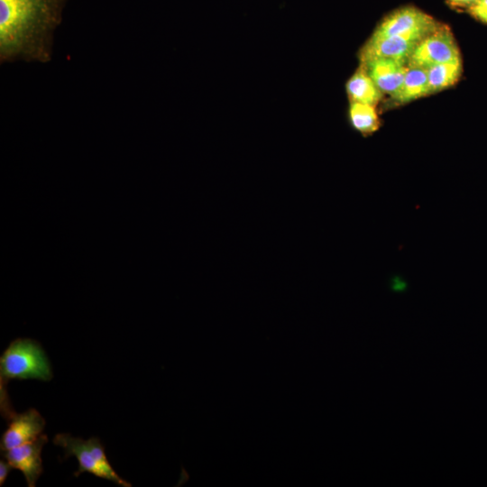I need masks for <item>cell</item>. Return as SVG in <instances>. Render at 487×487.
Instances as JSON below:
<instances>
[{"label":"cell","mask_w":487,"mask_h":487,"mask_svg":"<svg viewBox=\"0 0 487 487\" xmlns=\"http://www.w3.org/2000/svg\"><path fill=\"white\" fill-rule=\"evenodd\" d=\"M64 0H0V60L46 63Z\"/></svg>","instance_id":"1"},{"label":"cell","mask_w":487,"mask_h":487,"mask_svg":"<svg viewBox=\"0 0 487 487\" xmlns=\"http://www.w3.org/2000/svg\"><path fill=\"white\" fill-rule=\"evenodd\" d=\"M52 376L49 359L37 341L30 338H18L11 342L0 358L2 416L10 419L15 414L6 392V383L10 380L36 379L49 381Z\"/></svg>","instance_id":"2"},{"label":"cell","mask_w":487,"mask_h":487,"mask_svg":"<svg viewBox=\"0 0 487 487\" xmlns=\"http://www.w3.org/2000/svg\"><path fill=\"white\" fill-rule=\"evenodd\" d=\"M53 444L64 449V459L75 456L78 462V471L74 476L83 473H90L96 477L106 479L122 487L132 484L121 478L110 464L103 445L99 438L91 437L83 440L69 434L60 433L53 438Z\"/></svg>","instance_id":"3"},{"label":"cell","mask_w":487,"mask_h":487,"mask_svg":"<svg viewBox=\"0 0 487 487\" xmlns=\"http://www.w3.org/2000/svg\"><path fill=\"white\" fill-rule=\"evenodd\" d=\"M459 59L460 51L451 30L446 25L439 24L417 43L407 66L427 69Z\"/></svg>","instance_id":"4"},{"label":"cell","mask_w":487,"mask_h":487,"mask_svg":"<svg viewBox=\"0 0 487 487\" xmlns=\"http://www.w3.org/2000/svg\"><path fill=\"white\" fill-rule=\"evenodd\" d=\"M439 23L423 11L407 6L386 16L375 28L371 38L407 36L421 40Z\"/></svg>","instance_id":"5"},{"label":"cell","mask_w":487,"mask_h":487,"mask_svg":"<svg viewBox=\"0 0 487 487\" xmlns=\"http://www.w3.org/2000/svg\"><path fill=\"white\" fill-rule=\"evenodd\" d=\"M47 442L48 436L41 434L35 440L3 451V456L12 467L23 473L28 487H34L42 473L41 453Z\"/></svg>","instance_id":"6"},{"label":"cell","mask_w":487,"mask_h":487,"mask_svg":"<svg viewBox=\"0 0 487 487\" xmlns=\"http://www.w3.org/2000/svg\"><path fill=\"white\" fill-rule=\"evenodd\" d=\"M9 420V425L1 436L2 452L35 440L46 425L43 417L35 409L15 413Z\"/></svg>","instance_id":"7"},{"label":"cell","mask_w":487,"mask_h":487,"mask_svg":"<svg viewBox=\"0 0 487 487\" xmlns=\"http://www.w3.org/2000/svg\"><path fill=\"white\" fill-rule=\"evenodd\" d=\"M420 40L407 36L371 38L359 52L360 63L366 60L385 58L407 64L415 46Z\"/></svg>","instance_id":"8"},{"label":"cell","mask_w":487,"mask_h":487,"mask_svg":"<svg viewBox=\"0 0 487 487\" xmlns=\"http://www.w3.org/2000/svg\"><path fill=\"white\" fill-rule=\"evenodd\" d=\"M378 88L393 96L400 89L408 66L405 63L385 58H376L360 63Z\"/></svg>","instance_id":"9"},{"label":"cell","mask_w":487,"mask_h":487,"mask_svg":"<svg viewBox=\"0 0 487 487\" xmlns=\"http://www.w3.org/2000/svg\"><path fill=\"white\" fill-rule=\"evenodd\" d=\"M345 89L350 102H358L374 106L379 103L382 96V92L362 66L347 80Z\"/></svg>","instance_id":"10"},{"label":"cell","mask_w":487,"mask_h":487,"mask_svg":"<svg viewBox=\"0 0 487 487\" xmlns=\"http://www.w3.org/2000/svg\"><path fill=\"white\" fill-rule=\"evenodd\" d=\"M430 95L427 69L408 67L403 82L391 98L399 104H407Z\"/></svg>","instance_id":"11"},{"label":"cell","mask_w":487,"mask_h":487,"mask_svg":"<svg viewBox=\"0 0 487 487\" xmlns=\"http://www.w3.org/2000/svg\"><path fill=\"white\" fill-rule=\"evenodd\" d=\"M461 59L431 66L427 69L430 94L454 86L462 75Z\"/></svg>","instance_id":"12"},{"label":"cell","mask_w":487,"mask_h":487,"mask_svg":"<svg viewBox=\"0 0 487 487\" xmlns=\"http://www.w3.org/2000/svg\"><path fill=\"white\" fill-rule=\"evenodd\" d=\"M348 117L353 129L363 136L372 135L381 127L375 106L372 105L350 102Z\"/></svg>","instance_id":"13"},{"label":"cell","mask_w":487,"mask_h":487,"mask_svg":"<svg viewBox=\"0 0 487 487\" xmlns=\"http://www.w3.org/2000/svg\"><path fill=\"white\" fill-rule=\"evenodd\" d=\"M467 11L473 18L487 24V0H476Z\"/></svg>","instance_id":"14"},{"label":"cell","mask_w":487,"mask_h":487,"mask_svg":"<svg viewBox=\"0 0 487 487\" xmlns=\"http://www.w3.org/2000/svg\"><path fill=\"white\" fill-rule=\"evenodd\" d=\"M14 468L12 467V465L5 460H1L0 461V485L2 486L5 482V480L9 474V473L13 470Z\"/></svg>","instance_id":"15"},{"label":"cell","mask_w":487,"mask_h":487,"mask_svg":"<svg viewBox=\"0 0 487 487\" xmlns=\"http://www.w3.org/2000/svg\"><path fill=\"white\" fill-rule=\"evenodd\" d=\"M450 5L455 7L468 8L476 0H447Z\"/></svg>","instance_id":"16"}]
</instances>
